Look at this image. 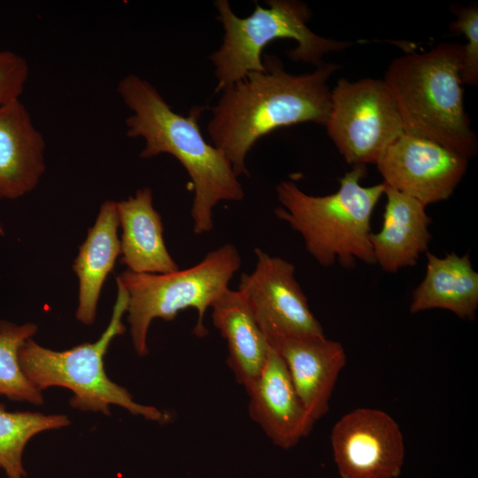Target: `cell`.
<instances>
[{"label": "cell", "instance_id": "6da1fadb", "mask_svg": "<svg viewBox=\"0 0 478 478\" xmlns=\"http://www.w3.org/2000/svg\"><path fill=\"white\" fill-rule=\"evenodd\" d=\"M264 70L223 88L212 108L207 132L212 144L239 177L249 175L246 158L258 140L277 128L313 122L325 126L331 106L328 80L338 66L323 62L307 73H288L274 55Z\"/></svg>", "mask_w": 478, "mask_h": 478}, {"label": "cell", "instance_id": "7a4b0ae2", "mask_svg": "<svg viewBox=\"0 0 478 478\" xmlns=\"http://www.w3.org/2000/svg\"><path fill=\"white\" fill-rule=\"evenodd\" d=\"M117 92L131 112L125 120L127 135L144 141L140 158L166 153L182 165L194 188L193 231L197 235L212 231L215 205L241 201L244 192L227 158L202 135L198 120L205 107L197 106L181 115L150 81L133 73L119 81Z\"/></svg>", "mask_w": 478, "mask_h": 478}, {"label": "cell", "instance_id": "3957f363", "mask_svg": "<svg viewBox=\"0 0 478 478\" xmlns=\"http://www.w3.org/2000/svg\"><path fill=\"white\" fill-rule=\"evenodd\" d=\"M463 44L440 43L393 59L383 78L399 111L404 132L439 143L467 160L478 141L464 106Z\"/></svg>", "mask_w": 478, "mask_h": 478}, {"label": "cell", "instance_id": "277c9868", "mask_svg": "<svg viewBox=\"0 0 478 478\" xmlns=\"http://www.w3.org/2000/svg\"><path fill=\"white\" fill-rule=\"evenodd\" d=\"M366 172V166H353L339 180L338 189L326 196L308 195L291 181L276 186L282 206L275 215L301 235L306 251L324 267L336 261L345 268L357 260L375 264L371 217L386 184L362 186Z\"/></svg>", "mask_w": 478, "mask_h": 478}, {"label": "cell", "instance_id": "5b68a950", "mask_svg": "<svg viewBox=\"0 0 478 478\" xmlns=\"http://www.w3.org/2000/svg\"><path fill=\"white\" fill-rule=\"evenodd\" d=\"M117 297L111 320L98 340L66 351H53L27 339L19 351V361L28 381L40 391L63 387L73 392L70 405L76 409L110 415L112 405L135 415L165 423L169 416L158 408L136 403L123 387L111 381L104 358L115 336L125 333L122 318L127 312L128 294L116 280Z\"/></svg>", "mask_w": 478, "mask_h": 478}, {"label": "cell", "instance_id": "8992f818", "mask_svg": "<svg viewBox=\"0 0 478 478\" xmlns=\"http://www.w3.org/2000/svg\"><path fill=\"white\" fill-rule=\"evenodd\" d=\"M268 7L255 4L252 13L238 17L227 0H217V19L224 35L220 48L209 58L214 67L217 90L241 80L248 73L264 70L263 50L277 39H291L297 46L288 56L292 61L323 63V57L346 49L352 42L325 38L308 27L312 18L309 6L297 0H269Z\"/></svg>", "mask_w": 478, "mask_h": 478}, {"label": "cell", "instance_id": "52a82bcc", "mask_svg": "<svg viewBox=\"0 0 478 478\" xmlns=\"http://www.w3.org/2000/svg\"><path fill=\"white\" fill-rule=\"evenodd\" d=\"M241 256L231 243L208 252L197 264L167 274H140L128 269L116 277L128 294L127 322L133 346L139 356L148 353L151 321L173 320L181 311L193 308L197 320L193 332L207 334L204 320L212 304L227 289L241 266Z\"/></svg>", "mask_w": 478, "mask_h": 478}, {"label": "cell", "instance_id": "ba28073f", "mask_svg": "<svg viewBox=\"0 0 478 478\" xmlns=\"http://www.w3.org/2000/svg\"><path fill=\"white\" fill-rule=\"evenodd\" d=\"M345 161L352 166L376 164L404 132L397 103L383 80L340 79L331 90L325 125Z\"/></svg>", "mask_w": 478, "mask_h": 478}, {"label": "cell", "instance_id": "9c48e42d", "mask_svg": "<svg viewBox=\"0 0 478 478\" xmlns=\"http://www.w3.org/2000/svg\"><path fill=\"white\" fill-rule=\"evenodd\" d=\"M256 266L238 284L268 343L284 338H322L290 262L255 249Z\"/></svg>", "mask_w": 478, "mask_h": 478}, {"label": "cell", "instance_id": "30bf717a", "mask_svg": "<svg viewBox=\"0 0 478 478\" xmlns=\"http://www.w3.org/2000/svg\"><path fill=\"white\" fill-rule=\"evenodd\" d=\"M341 478H397L405 460L404 436L386 412L357 408L334 425L330 435Z\"/></svg>", "mask_w": 478, "mask_h": 478}, {"label": "cell", "instance_id": "8fae6325", "mask_svg": "<svg viewBox=\"0 0 478 478\" xmlns=\"http://www.w3.org/2000/svg\"><path fill=\"white\" fill-rule=\"evenodd\" d=\"M383 182L425 205L448 199L467 159L433 141L404 133L376 163Z\"/></svg>", "mask_w": 478, "mask_h": 478}, {"label": "cell", "instance_id": "7c38bea8", "mask_svg": "<svg viewBox=\"0 0 478 478\" xmlns=\"http://www.w3.org/2000/svg\"><path fill=\"white\" fill-rule=\"evenodd\" d=\"M246 392L251 418L276 446L290 449L312 430L315 421L299 399L284 360L272 345L258 377Z\"/></svg>", "mask_w": 478, "mask_h": 478}, {"label": "cell", "instance_id": "4fadbf2b", "mask_svg": "<svg viewBox=\"0 0 478 478\" xmlns=\"http://www.w3.org/2000/svg\"><path fill=\"white\" fill-rule=\"evenodd\" d=\"M285 362L305 409L316 422L329 409L338 376L346 365L340 342L322 338H284L271 343Z\"/></svg>", "mask_w": 478, "mask_h": 478}, {"label": "cell", "instance_id": "5bb4252c", "mask_svg": "<svg viewBox=\"0 0 478 478\" xmlns=\"http://www.w3.org/2000/svg\"><path fill=\"white\" fill-rule=\"evenodd\" d=\"M45 148L42 134L20 99L0 106V201L35 189L46 169Z\"/></svg>", "mask_w": 478, "mask_h": 478}, {"label": "cell", "instance_id": "9a60e30c", "mask_svg": "<svg viewBox=\"0 0 478 478\" xmlns=\"http://www.w3.org/2000/svg\"><path fill=\"white\" fill-rule=\"evenodd\" d=\"M386 204L382 228L371 234L375 263L386 272L416 265L420 254L428 251L432 238V219L419 200L386 185Z\"/></svg>", "mask_w": 478, "mask_h": 478}, {"label": "cell", "instance_id": "2e32d148", "mask_svg": "<svg viewBox=\"0 0 478 478\" xmlns=\"http://www.w3.org/2000/svg\"><path fill=\"white\" fill-rule=\"evenodd\" d=\"M121 227L120 262L140 274H167L179 269L166 249L163 223L153 206L152 190L138 189L134 196L116 202Z\"/></svg>", "mask_w": 478, "mask_h": 478}, {"label": "cell", "instance_id": "e0dca14e", "mask_svg": "<svg viewBox=\"0 0 478 478\" xmlns=\"http://www.w3.org/2000/svg\"><path fill=\"white\" fill-rule=\"evenodd\" d=\"M213 326L226 340L227 365L245 389L258 377L269 343L243 294L227 289L211 306Z\"/></svg>", "mask_w": 478, "mask_h": 478}, {"label": "cell", "instance_id": "ac0fdd59", "mask_svg": "<svg viewBox=\"0 0 478 478\" xmlns=\"http://www.w3.org/2000/svg\"><path fill=\"white\" fill-rule=\"evenodd\" d=\"M119 227L116 202L104 201L73 261V269L79 279L75 315L84 325L90 326L95 322L102 288L120 254Z\"/></svg>", "mask_w": 478, "mask_h": 478}, {"label": "cell", "instance_id": "d6986e66", "mask_svg": "<svg viewBox=\"0 0 478 478\" xmlns=\"http://www.w3.org/2000/svg\"><path fill=\"white\" fill-rule=\"evenodd\" d=\"M426 255V274L412 292L410 312L443 309L473 320L478 309V273L469 254L460 257L451 252L438 258L427 251Z\"/></svg>", "mask_w": 478, "mask_h": 478}, {"label": "cell", "instance_id": "ffe728a7", "mask_svg": "<svg viewBox=\"0 0 478 478\" xmlns=\"http://www.w3.org/2000/svg\"><path fill=\"white\" fill-rule=\"evenodd\" d=\"M69 424L66 415L8 412L0 404V468L8 478H25L22 455L27 442L41 432Z\"/></svg>", "mask_w": 478, "mask_h": 478}, {"label": "cell", "instance_id": "44dd1931", "mask_svg": "<svg viewBox=\"0 0 478 478\" xmlns=\"http://www.w3.org/2000/svg\"><path fill=\"white\" fill-rule=\"evenodd\" d=\"M37 330L34 323L18 325L0 320V396L33 405L42 403V391L28 381L19 361L20 347Z\"/></svg>", "mask_w": 478, "mask_h": 478}, {"label": "cell", "instance_id": "7402d4cb", "mask_svg": "<svg viewBox=\"0 0 478 478\" xmlns=\"http://www.w3.org/2000/svg\"><path fill=\"white\" fill-rule=\"evenodd\" d=\"M456 19L451 24L454 32H461L466 40L463 44L461 79L463 84L476 86L478 83V8L477 5L463 7L453 5Z\"/></svg>", "mask_w": 478, "mask_h": 478}, {"label": "cell", "instance_id": "603a6c76", "mask_svg": "<svg viewBox=\"0 0 478 478\" xmlns=\"http://www.w3.org/2000/svg\"><path fill=\"white\" fill-rule=\"evenodd\" d=\"M28 73V65L23 57L9 50L0 51V106L19 99Z\"/></svg>", "mask_w": 478, "mask_h": 478}]
</instances>
